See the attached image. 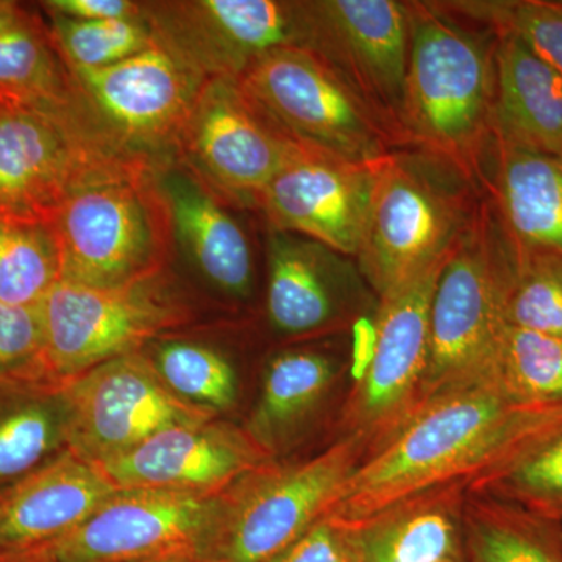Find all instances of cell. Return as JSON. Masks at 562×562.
<instances>
[{"label": "cell", "instance_id": "1", "mask_svg": "<svg viewBox=\"0 0 562 562\" xmlns=\"http://www.w3.org/2000/svg\"><path fill=\"white\" fill-rule=\"evenodd\" d=\"M560 428L562 405L516 401L494 376L447 392L362 458L324 519L355 528L436 487L469 492Z\"/></svg>", "mask_w": 562, "mask_h": 562}, {"label": "cell", "instance_id": "2", "mask_svg": "<svg viewBox=\"0 0 562 562\" xmlns=\"http://www.w3.org/2000/svg\"><path fill=\"white\" fill-rule=\"evenodd\" d=\"M409 16L403 138L475 181L492 138L498 38H486L428 3H409Z\"/></svg>", "mask_w": 562, "mask_h": 562}, {"label": "cell", "instance_id": "3", "mask_svg": "<svg viewBox=\"0 0 562 562\" xmlns=\"http://www.w3.org/2000/svg\"><path fill=\"white\" fill-rule=\"evenodd\" d=\"M473 183L425 150H392L376 166L375 191L357 265L376 297L446 261L483 209Z\"/></svg>", "mask_w": 562, "mask_h": 562}, {"label": "cell", "instance_id": "4", "mask_svg": "<svg viewBox=\"0 0 562 562\" xmlns=\"http://www.w3.org/2000/svg\"><path fill=\"white\" fill-rule=\"evenodd\" d=\"M155 172L95 181L61 203L50 221L60 280L120 288L168 271L176 247Z\"/></svg>", "mask_w": 562, "mask_h": 562}, {"label": "cell", "instance_id": "5", "mask_svg": "<svg viewBox=\"0 0 562 562\" xmlns=\"http://www.w3.org/2000/svg\"><path fill=\"white\" fill-rule=\"evenodd\" d=\"M366 457L358 436H344L312 460L265 465L239 480L209 536L199 562H277L327 516L344 484ZM224 495V494H222Z\"/></svg>", "mask_w": 562, "mask_h": 562}, {"label": "cell", "instance_id": "6", "mask_svg": "<svg viewBox=\"0 0 562 562\" xmlns=\"http://www.w3.org/2000/svg\"><path fill=\"white\" fill-rule=\"evenodd\" d=\"M490 211L443 265L430 312V351L422 406L447 392L494 376L505 316L512 249L502 246ZM419 408V409H420Z\"/></svg>", "mask_w": 562, "mask_h": 562}, {"label": "cell", "instance_id": "7", "mask_svg": "<svg viewBox=\"0 0 562 562\" xmlns=\"http://www.w3.org/2000/svg\"><path fill=\"white\" fill-rule=\"evenodd\" d=\"M236 80L288 138L310 149L375 165L401 146L382 116L317 52L273 50Z\"/></svg>", "mask_w": 562, "mask_h": 562}, {"label": "cell", "instance_id": "8", "mask_svg": "<svg viewBox=\"0 0 562 562\" xmlns=\"http://www.w3.org/2000/svg\"><path fill=\"white\" fill-rule=\"evenodd\" d=\"M69 69L88 127L131 160L160 168L177 147L205 77L155 38L146 50L101 69Z\"/></svg>", "mask_w": 562, "mask_h": 562}, {"label": "cell", "instance_id": "9", "mask_svg": "<svg viewBox=\"0 0 562 562\" xmlns=\"http://www.w3.org/2000/svg\"><path fill=\"white\" fill-rule=\"evenodd\" d=\"M38 361L65 382L135 353L190 319V308L172 290L166 271L120 288L58 280L38 303Z\"/></svg>", "mask_w": 562, "mask_h": 562}, {"label": "cell", "instance_id": "10", "mask_svg": "<svg viewBox=\"0 0 562 562\" xmlns=\"http://www.w3.org/2000/svg\"><path fill=\"white\" fill-rule=\"evenodd\" d=\"M154 169L110 149L79 109L54 113L0 105V216L50 224L74 191Z\"/></svg>", "mask_w": 562, "mask_h": 562}, {"label": "cell", "instance_id": "11", "mask_svg": "<svg viewBox=\"0 0 562 562\" xmlns=\"http://www.w3.org/2000/svg\"><path fill=\"white\" fill-rule=\"evenodd\" d=\"M65 442L90 464L110 460L162 430L210 422L214 412L179 397L146 355H124L68 380Z\"/></svg>", "mask_w": 562, "mask_h": 562}, {"label": "cell", "instance_id": "12", "mask_svg": "<svg viewBox=\"0 0 562 562\" xmlns=\"http://www.w3.org/2000/svg\"><path fill=\"white\" fill-rule=\"evenodd\" d=\"M143 9L155 38L205 79H239L273 50L312 49L310 2L188 0L143 2Z\"/></svg>", "mask_w": 562, "mask_h": 562}, {"label": "cell", "instance_id": "13", "mask_svg": "<svg viewBox=\"0 0 562 562\" xmlns=\"http://www.w3.org/2000/svg\"><path fill=\"white\" fill-rule=\"evenodd\" d=\"M446 261L379 301L372 357L342 414L346 436H358L366 454L419 412L430 351L432 294Z\"/></svg>", "mask_w": 562, "mask_h": 562}, {"label": "cell", "instance_id": "14", "mask_svg": "<svg viewBox=\"0 0 562 562\" xmlns=\"http://www.w3.org/2000/svg\"><path fill=\"white\" fill-rule=\"evenodd\" d=\"M297 147L238 80L213 77L181 131L177 158L228 201L257 210L261 192Z\"/></svg>", "mask_w": 562, "mask_h": 562}, {"label": "cell", "instance_id": "15", "mask_svg": "<svg viewBox=\"0 0 562 562\" xmlns=\"http://www.w3.org/2000/svg\"><path fill=\"white\" fill-rule=\"evenodd\" d=\"M221 495L172 491H116L61 538L27 549L38 562H135L192 550L198 554Z\"/></svg>", "mask_w": 562, "mask_h": 562}, {"label": "cell", "instance_id": "16", "mask_svg": "<svg viewBox=\"0 0 562 562\" xmlns=\"http://www.w3.org/2000/svg\"><path fill=\"white\" fill-rule=\"evenodd\" d=\"M312 50L330 63L386 122L401 146L408 68L409 3L395 0H317Z\"/></svg>", "mask_w": 562, "mask_h": 562}, {"label": "cell", "instance_id": "17", "mask_svg": "<svg viewBox=\"0 0 562 562\" xmlns=\"http://www.w3.org/2000/svg\"><path fill=\"white\" fill-rule=\"evenodd\" d=\"M379 162L357 165L299 144L261 192L257 210L272 231L305 236L357 258Z\"/></svg>", "mask_w": 562, "mask_h": 562}, {"label": "cell", "instance_id": "18", "mask_svg": "<svg viewBox=\"0 0 562 562\" xmlns=\"http://www.w3.org/2000/svg\"><path fill=\"white\" fill-rule=\"evenodd\" d=\"M271 450L231 425H179L94 464L117 491L221 495L269 464Z\"/></svg>", "mask_w": 562, "mask_h": 562}, {"label": "cell", "instance_id": "19", "mask_svg": "<svg viewBox=\"0 0 562 562\" xmlns=\"http://www.w3.org/2000/svg\"><path fill=\"white\" fill-rule=\"evenodd\" d=\"M269 322L286 336L331 330L357 319L369 303L355 258L294 233H266Z\"/></svg>", "mask_w": 562, "mask_h": 562}, {"label": "cell", "instance_id": "20", "mask_svg": "<svg viewBox=\"0 0 562 562\" xmlns=\"http://www.w3.org/2000/svg\"><path fill=\"white\" fill-rule=\"evenodd\" d=\"M169 216L173 247L214 290L228 297H250L255 255L238 209L179 158L155 172Z\"/></svg>", "mask_w": 562, "mask_h": 562}, {"label": "cell", "instance_id": "21", "mask_svg": "<svg viewBox=\"0 0 562 562\" xmlns=\"http://www.w3.org/2000/svg\"><path fill=\"white\" fill-rule=\"evenodd\" d=\"M116 491L94 464L66 449L0 490V552L68 535Z\"/></svg>", "mask_w": 562, "mask_h": 562}, {"label": "cell", "instance_id": "22", "mask_svg": "<svg viewBox=\"0 0 562 562\" xmlns=\"http://www.w3.org/2000/svg\"><path fill=\"white\" fill-rule=\"evenodd\" d=\"M468 487H436L349 528L358 562L464 560Z\"/></svg>", "mask_w": 562, "mask_h": 562}, {"label": "cell", "instance_id": "23", "mask_svg": "<svg viewBox=\"0 0 562 562\" xmlns=\"http://www.w3.org/2000/svg\"><path fill=\"white\" fill-rule=\"evenodd\" d=\"M492 181L509 246L562 257V158L492 133Z\"/></svg>", "mask_w": 562, "mask_h": 562}, {"label": "cell", "instance_id": "24", "mask_svg": "<svg viewBox=\"0 0 562 562\" xmlns=\"http://www.w3.org/2000/svg\"><path fill=\"white\" fill-rule=\"evenodd\" d=\"M492 133L562 158V77L512 33H498Z\"/></svg>", "mask_w": 562, "mask_h": 562}, {"label": "cell", "instance_id": "25", "mask_svg": "<svg viewBox=\"0 0 562 562\" xmlns=\"http://www.w3.org/2000/svg\"><path fill=\"white\" fill-rule=\"evenodd\" d=\"M0 105L77 109L72 77L46 16L18 2L0 3Z\"/></svg>", "mask_w": 562, "mask_h": 562}, {"label": "cell", "instance_id": "26", "mask_svg": "<svg viewBox=\"0 0 562 562\" xmlns=\"http://www.w3.org/2000/svg\"><path fill=\"white\" fill-rule=\"evenodd\" d=\"M465 562H562L561 524L480 495L465 503Z\"/></svg>", "mask_w": 562, "mask_h": 562}, {"label": "cell", "instance_id": "27", "mask_svg": "<svg viewBox=\"0 0 562 562\" xmlns=\"http://www.w3.org/2000/svg\"><path fill=\"white\" fill-rule=\"evenodd\" d=\"M335 375V362L319 351L290 350L273 357L251 420L254 438L271 450L276 436L302 420L321 402Z\"/></svg>", "mask_w": 562, "mask_h": 562}, {"label": "cell", "instance_id": "28", "mask_svg": "<svg viewBox=\"0 0 562 562\" xmlns=\"http://www.w3.org/2000/svg\"><path fill=\"white\" fill-rule=\"evenodd\" d=\"M58 280L60 257L50 224L0 216V302L33 308Z\"/></svg>", "mask_w": 562, "mask_h": 562}, {"label": "cell", "instance_id": "29", "mask_svg": "<svg viewBox=\"0 0 562 562\" xmlns=\"http://www.w3.org/2000/svg\"><path fill=\"white\" fill-rule=\"evenodd\" d=\"M475 492L562 524V428L532 443L469 494Z\"/></svg>", "mask_w": 562, "mask_h": 562}, {"label": "cell", "instance_id": "30", "mask_svg": "<svg viewBox=\"0 0 562 562\" xmlns=\"http://www.w3.org/2000/svg\"><path fill=\"white\" fill-rule=\"evenodd\" d=\"M503 316L509 327L562 339L560 255L517 251L512 247Z\"/></svg>", "mask_w": 562, "mask_h": 562}, {"label": "cell", "instance_id": "31", "mask_svg": "<svg viewBox=\"0 0 562 562\" xmlns=\"http://www.w3.org/2000/svg\"><path fill=\"white\" fill-rule=\"evenodd\" d=\"M494 379L516 401L562 405V339L506 325Z\"/></svg>", "mask_w": 562, "mask_h": 562}, {"label": "cell", "instance_id": "32", "mask_svg": "<svg viewBox=\"0 0 562 562\" xmlns=\"http://www.w3.org/2000/svg\"><path fill=\"white\" fill-rule=\"evenodd\" d=\"M169 390L184 401L214 409L231 408L238 394L235 369L213 347L191 341H165L150 358Z\"/></svg>", "mask_w": 562, "mask_h": 562}, {"label": "cell", "instance_id": "33", "mask_svg": "<svg viewBox=\"0 0 562 562\" xmlns=\"http://www.w3.org/2000/svg\"><path fill=\"white\" fill-rule=\"evenodd\" d=\"M43 11L55 46L70 69L106 68L155 43L144 16L140 20L77 21Z\"/></svg>", "mask_w": 562, "mask_h": 562}, {"label": "cell", "instance_id": "34", "mask_svg": "<svg viewBox=\"0 0 562 562\" xmlns=\"http://www.w3.org/2000/svg\"><path fill=\"white\" fill-rule=\"evenodd\" d=\"M454 10L491 22L498 33H512L562 77V2L460 3Z\"/></svg>", "mask_w": 562, "mask_h": 562}, {"label": "cell", "instance_id": "35", "mask_svg": "<svg viewBox=\"0 0 562 562\" xmlns=\"http://www.w3.org/2000/svg\"><path fill=\"white\" fill-rule=\"evenodd\" d=\"M65 441V414L41 403L0 417V480L27 475L58 442Z\"/></svg>", "mask_w": 562, "mask_h": 562}, {"label": "cell", "instance_id": "36", "mask_svg": "<svg viewBox=\"0 0 562 562\" xmlns=\"http://www.w3.org/2000/svg\"><path fill=\"white\" fill-rule=\"evenodd\" d=\"M43 330L38 306L24 308L0 302V368L38 360Z\"/></svg>", "mask_w": 562, "mask_h": 562}, {"label": "cell", "instance_id": "37", "mask_svg": "<svg viewBox=\"0 0 562 562\" xmlns=\"http://www.w3.org/2000/svg\"><path fill=\"white\" fill-rule=\"evenodd\" d=\"M277 562H358L349 528L322 519Z\"/></svg>", "mask_w": 562, "mask_h": 562}, {"label": "cell", "instance_id": "38", "mask_svg": "<svg viewBox=\"0 0 562 562\" xmlns=\"http://www.w3.org/2000/svg\"><path fill=\"white\" fill-rule=\"evenodd\" d=\"M41 9L77 21L140 20L143 2L131 0H49Z\"/></svg>", "mask_w": 562, "mask_h": 562}, {"label": "cell", "instance_id": "39", "mask_svg": "<svg viewBox=\"0 0 562 562\" xmlns=\"http://www.w3.org/2000/svg\"><path fill=\"white\" fill-rule=\"evenodd\" d=\"M135 562H199L198 557L192 550H179V552H171L158 554V557L147 558Z\"/></svg>", "mask_w": 562, "mask_h": 562}, {"label": "cell", "instance_id": "40", "mask_svg": "<svg viewBox=\"0 0 562 562\" xmlns=\"http://www.w3.org/2000/svg\"><path fill=\"white\" fill-rule=\"evenodd\" d=\"M0 562H36L24 550H3L0 552Z\"/></svg>", "mask_w": 562, "mask_h": 562}, {"label": "cell", "instance_id": "41", "mask_svg": "<svg viewBox=\"0 0 562 562\" xmlns=\"http://www.w3.org/2000/svg\"><path fill=\"white\" fill-rule=\"evenodd\" d=\"M453 562H465L464 560H461V561H453Z\"/></svg>", "mask_w": 562, "mask_h": 562}, {"label": "cell", "instance_id": "42", "mask_svg": "<svg viewBox=\"0 0 562 562\" xmlns=\"http://www.w3.org/2000/svg\"><path fill=\"white\" fill-rule=\"evenodd\" d=\"M561 538H562V524H561Z\"/></svg>", "mask_w": 562, "mask_h": 562}, {"label": "cell", "instance_id": "43", "mask_svg": "<svg viewBox=\"0 0 562 562\" xmlns=\"http://www.w3.org/2000/svg\"><path fill=\"white\" fill-rule=\"evenodd\" d=\"M0 3H2V0H0Z\"/></svg>", "mask_w": 562, "mask_h": 562}]
</instances>
